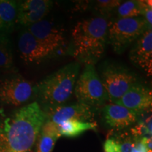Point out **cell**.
<instances>
[{
	"label": "cell",
	"mask_w": 152,
	"mask_h": 152,
	"mask_svg": "<svg viewBox=\"0 0 152 152\" xmlns=\"http://www.w3.org/2000/svg\"><path fill=\"white\" fill-rule=\"evenodd\" d=\"M46 120V113L37 102L13 112L0 121V152L30 151Z\"/></svg>",
	"instance_id": "6da1fadb"
},
{
	"label": "cell",
	"mask_w": 152,
	"mask_h": 152,
	"mask_svg": "<svg viewBox=\"0 0 152 152\" xmlns=\"http://www.w3.org/2000/svg\"><path fill=\"white\" fill-rule=\"evenodd\" d=\"M109 22L94 17L77 22L72 32L73 56L85 65H94L105 52Z\"/></svg>",
	"instance_id": "7a4b0ae2"
},
{
	"label": "cell",
	"mask_w": 152,
	"mask_h": 152,
	"mask_svg": "<svg viewBox=\"0 0 152 152\" xmlns=\"http://www.w3.org/2000/svg\"><path fill=\"white\" fill-rule=\"evenodd\" d=\"M79 71L78 63L67 64L34 86V94L48 109L61 106L73 94Z\"/></svg>",
	"instance_id": "3957f363"
},
{
	"label": "cell",
	"mask_w": 152,
	"mask_h": 152,
	"mask_svg": "<svg viewBox=\"0 0 152 152\" xmlns=\"http://www.w3.org/2000/svg\"><path fill=\"white\" fill-rule=\"evenodd\" d=\"M149 28L142 16L119 18L109 23L107 44L118 54L124 52Z\"/></svg>",
	"instance_id": "277c9868"
},
{
	"label": "cell",
	"mask_w": 152,
	"mask_h": 152,
	"mask_svg": "<svg viewBox=\"0 0 152 152\" xmlns=\"http://www.w3.org/2000/svg\"><path fill=\"white\" fill-rule=\"evenodd\" d=\"M73 92L79 103L93 109L104 105L109 100L94 65H85L83 73L76 80Z\"/></svg>",
	"instance_id": "5b68a950"
},
{
	"label": "cell",
	"mask_w": 152,
	"mask_h": 152,
	"mask_svg": "<svg viewBox=\"0 0 152 152\" xmlns=\"http://www.w3.org/2000/svg\"><path fill=\"white\" fill-rule=\"evenodd\" d=\"M108 99L113 103L120 99L129 89L135 84L136 75L122 66L109 64L104 68L100 77Z\"/></svg>",
	"instance_id": "8992f818"
},
{
	"label": "cell",
	"mask_w": 152,
	"mask_h": 152,
	"mask_svg": "<svg viewBox=\"0 0 152 152\" xmlns=\"http://www.w3.org/2000/svg\"><path fill=\"white\" fill-rule=\"evenodd\" d=\"M33 87L32 83L21 75L9 76L0 83V101L7 105H22L34 94Z\"/></svg>",
	"instance_id": "52a82bcc"
},
{
	"label": "cell",
	"mask_w": 152,
	"mask_h": 152,
	"mask_svg": "<svg viewBox=\"0 0 152 152\" xmlns=\"http://www.w3.org/2000/svg\"><path fill=\"white\" fill-rule=\"evenodd\" d=\"M28 31L56 55L64 54L67 47L64 31L53 23L42 20L26 27Z\"/></svg>",
	"instance_id": "ba28073f"
},
{
	"label": "cell",
	"mask_w": 152,
	"mask_h": 152,
	"mask_svg": "<svg viewBox=\"0 0 152 152\" xmlns=\"http://www.w3.org/2000/svg\"><path fill=\"white\" fill-rule=\"evenodd\" d=\"M18 47L21 58L27 64H40L56 56L54 52L44 45L27 29L20 33Z\"/></svg>",
	"instance_id": "9c48e42d"
},
{
	"label": "cell",
	"mask_w": 152,
	"mask_h": 152,
	"mask_svg": "<svg viewBox=\"0 0 152 152\" xmlns=\"http://www.w3.org/2000/svg\"><path fill=\"white\" fill-rule=\"evenodd\" d=\"M53 6L49 0H27L18 3L17 23L28 27L43 20Z\"/></svg>",
	"instance_id": "30bf717a"
},
{
	"label": "cell",
	"mask_w": 152,
	"mask_h": 152,
	"mask_svg": "<svg viewBox=\"0 0 152 152\" xmlns=\"http://www.w3.org/2000/svg\"><path fill=\"white\" fill-rule=\"evenodd\" d=\"M113 104L124 106L139 115L151 107V90L136 83L122 97Z\"/></svg>",
	"instance_id": "8fae6325"
},
{
	"label": "cell",
	"mask_w": 152,
	"mask_h": 152,
	"mask_svg": "<svg viewBox=\"0 0 152 152\" xmlns=\"http://www.w3.org/2000/svg\"><path fill=\"white\" fill-rule=\"evenodd\" d=\"M130 61L141 68L149 76L152 74V31L146 30L134 43L130 54Z\"/></svg>",
	"instance_id": "7c38bea8"
},
{
	"label": "cell",
	"mask_w": 152,
	"mask_h": 152,
	"mask_svg": "<svg viewBox=\"0 0 152 152\" xmlns=\"http://www.w3.org/2000/svg\"><path fill=\"white\" fill-rule=\"evenodd\" d=\"M51 110L47 119L49 120L56 125L70 120L85 121L91 120L94 117L93 108L79 103L71 106H59Z\"/></svg>",
	"instance_id": "4fadbf2b"
},
{
	"label": "cell",
	"mask_w": 152,
	"mask_h": 152,
	"mask_svg": "<svg viewBox=\"0 0 152 152\" xmlns=\"http://www.w3.org/2000/svg\"><path fill=\"white\" fill-rule=\"evenodd\" d=\"M137 113L130 111L124 106L111 104L104 106L102 115L104 122L109 128L122 130L136 122Z\"/></svg>",
	"instance_id": "5bb4252c"
},
{
	"label": "cell",
	"mask_w": 152,
	"mask_h": 152,
	"mask_svg": "<svg viewBox=\"0 0 152 152\" xmlns=\"http://www.w3.org/2000/svg\"><path fill=\"white\" fill-rule=\"evenodd\" d=\"M60 137L58 126L47 119L36 141V152H52L55 144Z\"/></svg>",
	"instance_id": "9a60e30c"
},
{
	"label": "cell",
	"mask_w": 152,
	"mask_h": 152,
	"mask_svg": "<svg viewBox=\"0 0 152 152\" xmlns=\"http://www.w3.org/2000/svg\"><path fill=\"white\" fill-rule=\"evenodd\" d=\"M18 3L12 0H0V33L9 34L16 23Z\"/></svg>",
	"instance_id": "2e32d148"
},
{
	"label": "cell",
	"mask_w": 152,
	"mask_h": 152,
	"mask_svg": "<svg viewBox=\"0 0 152 152\" xmlns=\"http://www.w3.org/2000/svg\"><path fill=\"white\" fill-rule=\"evenodd\" d=\"M57 126L61 136H65L66 137H75L87 130H95L96 128V124L94 122L70 120L61 123Z\"/></svg>",
	"instance_id": "e0dca14e"
},
{
	"label": "cell",
	"mask_w": 152,
	"mask_h": 152,
	"mask_svg": "<svg viewBox=\"0 0 152 152\" xmlns=\"http://www.w3.org/2000/svg\"><path fill=\"white\" fill-rule=\"evenodd\" d=\"M14 66L12 45L8 34L0 33V70L8 71Z\"/></svg>",
	"instance_id": "ac0fdd59"
},
{
	"label": "cell",
	"mask_w": 152,
	"mask_h": 152,
	"mask_svg": "<svg viewBox=\"0 0 152 152\" xmlns=\"http://www.w3.org/2000/svg\"><path fill=\"white\" fill-rule=\"evenodd\" d=\"M116 9L118 16L120 18H136L141 16L138 1H126L121 3Z\"/></svg>",
	"instance_id": "d6986e66"
},
{
	"label": "cell",
	"mask_w": 152,
	"mask_h": 152,
	"mask_svg": "<svg viewBox=\"0 0 152 152\" xmlns=\"http://www.w3.org/2000/svg\"><path fill=\"white\" fill-rule=\"evenodd\" d=\"M132 133L137 138L151 136V115L132 129Z\"/></svg>",
	"instance_id": "ffe728a7"
},
{
	"label": "cell",
	"mask_w": 152,
	"mask_h": 152,
	"mask_svg": "<svg viewBox=\"0 0 152 152\" xmlns=\"http://www.w3.org/2000/svg\"><path fill=\"white\" fill-rule=\"evenodd\" d=\"M139 7L142 18H144L149 28H151L152 24V4L150 0L144 1H138Z\"/></svg>",
	"instance_id": "44dd1931"
},
{
	"label": "cell",
	"mask_w": 152,
	"mask_h": 152,
	"mask_svg": "<svg viewBox=\"0 0 152 152\" xmlns=\"http://www.w3.org/2000/svg\"><path fill=\"white\" fill-rule=\"evenodd\" d=\"M96 9L102 12H109L116 9L121 4L118 0H99L96 1Z\"/></svg>",
	"instance_id": "7402d4cb"
},
{
	"label": "cell",
	"mask_w": 152,
	"mask_h": 152,
	"mask_svg": "<svg viewBox=\"0 0 152 152\" xmlns=\"http://www.w3.org/2000/svg\"><path fill=\"white\" fill-rule=\"evenodd\" d=\"M120 143V152H135V138L123 137Z\"/></svg>",
	"instance_id": "603a6c76"
},
{
	"label": "cell",
	"mask_w": 152,
	"mask_h": 152,
	"mask_svg": "<svg viewBox=\"0 0 152 152\" xmlns=\"http://www.w3.org/2000/svg\"><path fill=\"white\" fill-rule=\"evenodd\" d=\"M104 152H120L118 140L114 138H109L104 144Z\"/></svg>",
	"instance_id": "cb8c5ba5"
},
{
	"label": "cell",
	"mask_w": 152,
	"mask_h": 152,
	"mask_svg": "<svg viewBox=\"0 0 152 152\" xmlns=\"http://www.w3.org/2000/svg\"><path fill=\"white\" fill-rule=\"evenodd\" d=\"M26 152H31V151H26Z\"/></svg>",
	"instance_id": "d4e9b609"
}]
</instances>
